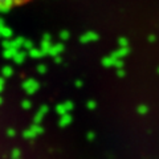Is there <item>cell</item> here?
Listing matches in <instances>:
<instances>
[{
  "label": "cell",
  "mask_w": 159,
  "mask_h": 159,
  "mask_svg": "<svg viewBox=\"0 0 159 159\" xmlns=\"http://www.w3.org/2000/svg\"><path fill=\"white\" fill-rule=\"evenodd\" d=\"M32 0H0V11H8V9L24 6Z\"/></svg>",
  "instance_id": "cell-1"
}]
</instances>
